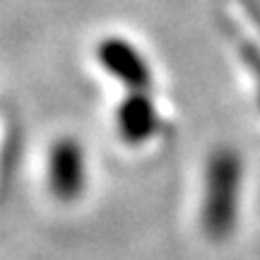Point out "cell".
I'll use <instances>...</instances> for the list:
<instances>
[{
    "mask_svg": "<svg viewBox=\"0 0 260 260\" xmlns=\"http://www.w3.org/2000/svg\"><path fill=\"white\" fill-rule=\"evenodd\" d=\"M96 60L128 92H149L152 68L135 44L123 37H104L96 44Z\"/></svg>",
    "mask_w": 260,
    "mask_h": 260,
    "instance_id": "cell-3",
    "label": "cell"
},
{
    "mask_svg": "<svg viewBox=\"0 0 260 260\" xmlns=\"http://www.w3.org/2000/svg\"><path fill=\"white\" fill-rule=\"evenodd\" d=\"M116 130L125 145L140 147L154 138L159 128L157 104L147 92H128V96L116 109Z\"/></svg>",
    "mask_w": 260,
    "mask_h": 260,
    "instance_id": "cell-4",
    "label": "cell"
},
{
    "mask_svg": "<svg viewBox=\"0 0 260 260\" xmlns=\"http://www.w3.org/2000/svg\"><path fill=\"white\" fill-rule=\"evenodd\" d=\"M243 186L241 154L232 147H217L207 157L203 181V207L200 219L207 239L224 241L229 239L239 222Z\"/></svg>",
    "mask_w": 260,
    "mask_h": 260,
    "instance_id": "cell-1",
    "label": "cell"
},
{
    "mask_svg": "<svg viewBox=\"0 0 260 260\" xmlns=\"http://www.w3.org/2000/svg\"><path fill=\"white\" fill-rule=\"evenodd\" d=\"M48 186L56 200L75 203L87 188V157L80 140L60 138L48 149Z\"/></svg>",
    "mask_w": 260,
    "mask_h": 260,
    "instance_id": "cell-2",
    "label": "cell"
}]
</instances>
